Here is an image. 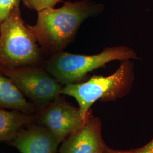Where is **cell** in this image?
I'll list each match as a JSON object with an SVG mask.
<instances>
[{"mask_svg":"<svg viewBox=\"0 0 153 153\" xmlns=\"http://www.w3.org/2000/svg\"><path fill=\"white\" fill-rule=\"evenodd\" d=\"M103 153H131V150H128V151L116 150L108 148L107 146H106Z\"/></svg>","mask_w":153,"mask_h":153,"instance_id":"cell-14","label":"cell"},{"mask_svg":"<svg viewBox=\"0 0 153 153\" xmlns=\"http://www.w3.org/2000/svg\"><path fill=\"white\" fill-rule=\"evenodd\" d=\"M36 119V115L0 108V142H10L18 131Z\"/></svg>","mask_w":153,"mask_h":153,"instance_id":"cell-10","label":"cell"},{"mask_svg":"<svg viewBox=\"0 0 153 153\" xmlns=\"http://www.w3.org/2000/svg\"><path fill=\"white\" fill-rule=\"evenodd\" d=\"M133 66L131 60L122 61L113 74L94 76L85 82L66 85L62 94L75 99L82 117L87 119L91 105L96 101H113L129 92L134 79Z\"/></svg>","mask_w":153,"mask_h":153,"instance_id":"cell-2","label":"cell"},{"mask_svg":"<svg viewBox=\"0 0 153 153\" xmlns=\"http://www.w3.org/2000/svg\"><path fill=\"white\" fill-rule=\"evenodd\" d=\"M41 59L37 41L18 6L0 24V71L36 65Z\"/></svg>","mask_w":153,"mask_h":153,"instance_id":"cell-3","label":"cell"},{"mask_svg":"<svg viewBox=\"0 0 153 153\" xmlns=\"http://www.w3.org/2000/svg\"><path fill=\"white\" fill-rule=\"evenodd\" d=\"M39 109L59 98L63 87L45 69L35 66L0 71Z\"/></svg>","mask_w":153,"mask_h":153,"instance_id":"cell-5","label":"cell"},{"mask_svg":"<svg viewBox=\"0 0 153 153\" xmlns=\"http://www.w3.org/2000/svg\"><path fill=\"white\" fill-rule=\"evenodd\" d=\"M99 7L83 0L66 2L58 9L38 11L35 25H27L47 53L61 52L74 39L81 23L99 11Z\"/></svg>","mask_w":153,"mask_h":153,"instance_id":"cell-1","label":"cell"},{"mask_svg":"<svg viewBox=\"0 0 153 153\" xmlns=\"http://www.w3.org/2000/svg\"><path fill=\"white\" fill-rule=\"evenodd\" d=\"M36 115L39 124L46 128L61 142L81 129L88 119L82 117L79 108L66 102L60 97L39 109Z\"/></svg>","mask_w":153,"mask_h":153,"instance_id":"cell-6","label":"cell"},{"mask_svg":"<svg viewBox=\"0 0 153 153\" xmlns=\"http://www.w3.org/2000/svg\"><path fill=\"white\" fill-rule=\"evenodd\" d=\"M138 59L136 52L129 47H107L100 53L76 55L60 52L47 61L45 69L61 85L82 81L88 73L115 60Z\"/></svg>","mask_w":153,"mask_h":153,"instance_id":"cell-4","label":"cell"},{"mask_svg":"<svg viewBox=\"0 0 153 153\" xmlns=\"http://www.w3.org/2000/svg\"><path fill=\"white\" fill-rule=\"evenodd\" d=\"M0 108L11 109L33 115L35 106L29 103L25 96L10 78L0 71Z\"/></svg>","mask_w":153,"mask_h":153,"instance_id":"cell-9","label":"cell"},{"mask_svg":"<svg viewBox=\"0 0 153 153\" xmlns=\"http://www.w3.org/2000/svg\"><path fill=\"white\" fill-rule=\"evenodd\" d=\"M131 153H153V139L142 148L131 150Z\"/></svg>","mask_w":153,"mask_h":153,"instance_id":"cell-13","label":"cell"},{"mask_svg":"<svg viewBox=\"0 0 153 153\" xmlns=\"http://www.w3.org/2000/svg\"><path fill=\"white\" fill-rule=\"evenodd\" d=\"M21 0H0V24L9 16L11 11L19 6Z\"/></svg>","mask_w":153,"mask_h":153,"instance_id":"cell-12","label":"cell"},{"mask_svg":"<svg viewBox=\"0 0 153 153\" xmlns=\"http://www.w3.org/2000/svg\"><path fill=\"white\" fill-rule=\"evenodd\" d=\"M28 8L40 11L45 9L53 8L55 5L62 0H22Z\"/></svg>","mask_w":153,"mask_h":153,"instance_id":"cell-11","label":"cell"},{"mask_svg":"<svg viewBox=\"0 0 153 153\" xmlns=\"http://www.w3.org/2000/svg\"><path fill=\"white\" fill-rule=\"evenodd\" d=\"M100 121L91 113L85 125L62 142L60 153H103L107 145L102 136Z\"/></svg>","mask_w":153,"mask_h":153,"instance_id":"cell-7","label":"cell"},{"mask_svg":"<svg viewBox=\"0 0 153 153\" xmlns=\"http://www.w3.org/2000/svg\"><path fill=\"white\" fill-rule=\"evenodd\" d=\"M10 143L21 153H56L61 142L39 124L21 129Z\"/></svg>","mask_w":153,"mask_h":153,"instance_id":"cell-8","label":"cell"}]
</instances>
